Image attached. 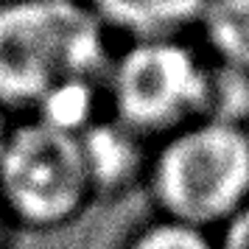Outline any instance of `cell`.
<instances>
[{"label":"cell","instance_id":"3957f363","mask_svg":"<svg viewBox=\"0 0 249 249\" xmlns=\"http://www.w3.org/2000/svg\"><path fill=\"white\" fill-rule=\"evenodd\" d=\"M210 59L193 36L115 42L104 73L107 115L157 143L207 115Z\"/></svg>","mask_w":249,"mask_h":249},{"label":"cell","instance_id":"30bf717a","mask_svg":"<svg viewBox=\"0 0 249 249\" xmlns=\"http://www.w3.org/2000/svg\"><path fill=\"white\" fill-rule=\"evenodd\" d=\"M215 249H249V202L213 232Z\"/></svg>","mask_w":249,"mask_h":249},{"label":"cell","instance_id":"52a82bcc","mask_svg":"<svg viewBox=\"0 0 249 249\" xmlns=\"http://www.w3.org/2000/svg\"><path fill=\"white\" fill-rule=\"evenodd\" d=\"M193 39L210 62L249 73V0H207Z\"/></svg>","mask_w":249,"mask_h":249},{"label":"cell","instance_id":"8992f818","mask_svg":"<svg viewBox=\"0 0 249 249\" xmlns=\"http://www.w3.org/2000/svg\"><path fill=\"white\" fill-rule=\"evenodd\" d=\"M115 42L193 36L207 0H84Z\"/></svg>","mask_w":249,"mask_h":249},{"label":"cell","instance_id":"8fae6325","mask_svg":"<svg viewBox=\"0 0 249 249\" xmlns=\"http://www.w3.org/2000/svg\"><path fill=\"white\" fill-rule=\"evenodd\" d=\"M12 235H14V227L9 224V218L0 207V249H12Z\"/></svg>","mask_w":249,"mask_h":249},{"label":"cell","instance_id":"7c38bea8","mask_svg":"<svg viewBox=\"0 0 249 249\" xmlns=\"http://www.w3.org/2000/svg\"><path fill=\"white\" fill-rule=\"evenodd\" d=\"M14 121H17V118H12V115L6 112V109H0V151H3L6 140H9V132H12Z\"/></svg>","mask_w":249,"mask_h":249},{"label":"cell","instance_id":"5b68a950","mask_svg":"<svg viewBox=\"0 0 249 249\" xmlns=\"http://www.w3.org/2000/svg\"><path fill=\"white\" fill-rule=\"evenodd\" d=\"M92 196L98 202H115L143 191L151 157V140L137 135L112 115H101L79 135Z\"/></svg>","mask_w":249,"mask_h":249},{"label":"cell","instance_id":"ba28073f","mask_svg":"<svg viewBox=\"0 0 249 249\" xmlns=\"http://www.w3.org/2000/svg\"><path fill=\"white\" fill-rule=\"evenodd\" d=\"M118 249H215V238L207 230L151 213L121 238Z\"/></svg>","mask_w":249,"mask_h":249},{"label":"cell","instance_id":"7a4b0ae2","mask_svg":"<svg viewBox=\"0 0 249 249\" xmlns=\"http://www.w3.org/2000/svg\"><path fill=\"white\" fill-rule=\"evenodd\" d=\"M151 213L215 232L249 202V126L199 118L151 143Z\"/></svg>","mask_w":249,"mask_h":249},{"label":"cell","instance_id":"9c48e42d","mask_svg":"<svg viewBox=\"0 0 249 249\" xmlns=\"http://www.w3.org/2000/svg\"><path fill=\"white\" fill-rule=\"evenodd\" d=\"M204 118L249 126V73L210 62V92Z\"/></svg>","mask_w":249,"mask_h":249},{"label":"cell","instance_id":"6da1fadb","mask_svg":"<svg viewBox=\"0 0 249 249\" xmlns=\"http://www.w3.org/2000/svg\"><path fill=\"white\" fill-rule=\"evenodd\" d=\"M112 51L84 0H0V109L28 118L68 81H104Z\"/></svg>","mask_w":249,"mask_h":249},{"label":"cell","instance_id":"277c9868","mask_svg":"<svg viewBox=\"0 0 249 249\" xmlns=\"http://www.w3.org/2000/svg\"><path fill=\"white\" fill-rule=\"evenodd\" d=\"M95 204L79 135L17 118L0 151V207L14 232H59Z\"/></svg>","mask_w":249,"mask_h":249}]
</instances>
